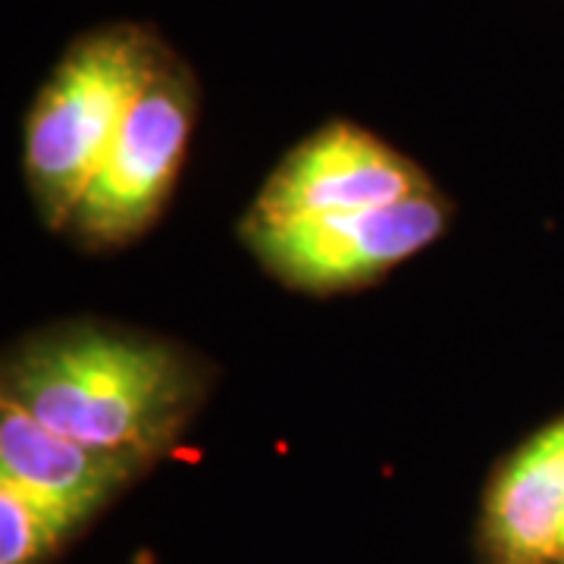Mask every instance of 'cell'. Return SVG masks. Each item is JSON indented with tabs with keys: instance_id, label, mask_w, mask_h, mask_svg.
I'll return each mask as SVG.
<instances>
[{
	"instance_id": "1",
	"label": "cell",
	"mask_w": 564,
	"mask_h": 564,
	"mask_svg": "<svg viewBox=\"0 0 564 564\" xmlns=\"http://www.w3.org/2000/svg\"><path fill=\"white\" fill-rule=\"evenodd\" d=\"M204 392V370L176 345L69 323L10 351L0 395L61 436L148 464L188 426Z\"/></svg>"
},
{
	"instance_id": "2",
	"label": "cell",
	"mask_w": 564,
	"mask_h": 564,
	"mask_svg": "<svg viewBox=\"0 0 564 564\" xmlns=\"http://www.w3.org/2000/svg\"><path fill=\"white\" fill-rule=\"evenodd\" d=\"M161 61L141 32L107 29L79 41L41 88L25 126V180L47 226L66 229Z\"/></svg>"
},
{
	"instance_id": "3",
	"label": "cell",
	"mask_w": 564,
	"mask_h": 564,
	"mask_svg": "<svg viewBox=\"0 0 564 564\" xmlns=\"http://www.w3.org/2000/svg\"><path fill=\"white\" fill-rule=\"evenodd\" d=\"M192 122V82L182 69L161 61L129 107L66 229L88 248H113L144 232L180 176Z\"/></svg>"
},
{
	"instance_id": "4",
	"label": "cell",
	"mask_w": 564,
	"mask_h": 564,
	"mask_svg": "<svg viewBox=\"0 0 564 564\" xmlns=\"http://www.w3.org/2000/svg\"><path fill=\"white\" fill-rule=\"evenodd\" d=\"M448 207L436 192L408 202L295 220H245L261 263L304 292H336L380 276L443 236Z\"/></svg>"
},
{
	"instance_id": "5",
	"label": "cell",
	"mask_w": 564,
	"mask_h": 564,
	"mask_svg": "<svg viewBox=\"0 0 564 564\" xmlns=\"http://www.w3.org/2000/svg\"><path fill=\"white\" fill-rule=\"evenodd\" d=\"M433 192L414 163L351 122H329L292 148L248 220H295L399 204Z\"/></svg>"
},
{
	"instance_id": "6",
	"label": "cell",
	"mask_w": 564,
	"mask_h": 564,
	"mask_svg": "<svg viewBox=\"0 0 564 564\" xmlns=\"http://www.w3.org/2000/svg\"><path fill=\"white\" fill-rule=\"evenodd\" d=\"M144 462L110 455L54 433L7 395H0V477L17 484L57 524L73 533Z\"/></svg>"
},
{
	"instance_id": "7",
	"label": "cell",
	"mask_w": 564,
	"mask_h": 564,
	"mask_svg": "<svg viewBox=\"0 0 564 564\" xmlns=\"http://www.w3.org/2000/svg\"><path fill=\"white\" fill-rule=\"evenodd\" d=\"M484 533L496 564H558L564 533V417L505 464L486 496Z\"/></svg>"
},
{
	"instance_id": "8",
	"label": "cell",
	"mask_w": 564,
	"mask_h": 564,
	"mask_svg": "<svg viewBox=\"0 0 564 564\" xmlns=\"http://www.w3.org/2000/svg\"><path fill=\"white\" fill-rule=\"evenodd\" d=\"M63 536L66 530L39 502L0 477V564H41Z\"/></svg>"
},
{
	"instance_id": "9",
	"label": "cell",
	"mask_w": 564,
	"mask_h": 564,
	"mask_svg": "<svg viewBox=\"0 0 564 564\" xmlns=\"http://www.w3.org/2000/svg\"><path fill=\"white\" fill-rule=\"evenodd\" d=\"M558 564H564V533H562V545H558Z\"/></svg>"
},
{
	"instance_id": "10",
	"label": "cell",
	"mask_w": 564,
	"mask_h": 564,
	"mask_svg": "<svg viewBox=\"0 0 564 564\" xmlns=\"http://www.w3.org/2000/svg\"><path fill=\"white\" fill-rule=\"evenodd\" d=\"M135 564H148V562H144V558H135Z\"/></svg>"
}]
</instances>
